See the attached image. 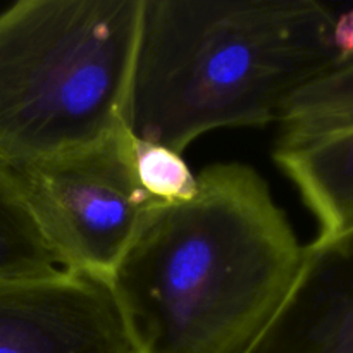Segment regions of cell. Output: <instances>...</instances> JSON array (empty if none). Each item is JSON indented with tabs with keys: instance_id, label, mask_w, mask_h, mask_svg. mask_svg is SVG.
Wrapping results in <instances>:
<instances>
[{
	"instance_id": "obj_7",
	"label": "cell",
	"mask_w": 353,
	"mask_h": 353,
	"mask_svg": "<svg viewBox=\"0 0 353 353\" xmlns=\"http://www.w3.org/2000/svg\"><path fill=\"white\" fill-rule=\"evenodd\" d=\"M274 161L319 221L317 240L353 228V128L307 141H278Z\"/></svg>"
},
{
	"instance_id": "obj_8",
	"label": "cell",
	"mask_w": 353,
	"mask_h": 353,
	"mask_svg": "<svg viewBox=\"0 0 353 353\" xmlns=\"http://www.w3.org/2000/svg\"><path fill=\"white\" fill-rule=\"evenodd\" d=\"M64 271L16 176L0 164V281L43 279Z\"/></svg>"
},
{
	"instance_id": "obj_10",
	"label": "cell",
	"mask_w": 353,
	"mask_h": 353,
	"mask_svg": "<svg viewBox=\"0 0 353 353\" xmlns=\"http://www.w3.org/2000/svg\"><path fill=\"white\" fill-rule=\"evenodd\" d=\"M134 169L141 188L164 203L188 202L196 195L199 181L178 152L133 138Z\"/></svg>"
},
{
	"instance_id": "obj_9",
	"label": "cell",
	"mask_w": 353,
	"mask_h": 353,
	"mask_svg": "<svg viewBox=\"0 0 353 353\" xmlns=\"http://www.w3.org/2000/svg\"><path fill=\"white\" fill-rule=\"evenodd\" d=\"M278 141H307L353 128V61L309 83L283 109Z\"/></svg>"
},
{
	"instance_id": "obj_4",
	"label": "cell",
	"mask_w": 353,
	"mask_h": 353,
	"mask_svg": "<svg viewBox=\"0 0 353 353\" xmlns=\"http://www.w3.org/2000/svg\"><path fill=\"white\" fill-rule=\"evenodd\" d=\"M133 138L123 126L90 147L9 168L65 271L107 283L157 202L138 181Z\"/></svg>"
},
{
	"instance_id": "obj_6",
	"label": "cell",
	"mask_w": 353,
	"mask_h": 353,
	"mask_svg": "<svg viewBox=\"0 0 353 353\" xmlns=\"http://www.w3.org/2000/svg\"><path fill=\"white\" fill-rule=\"evenodd\" d=\"M243 353H353V228L303 248L292 288Z\"/></svg>"
},
{
	"instance_id": "obj_1",
	"label": "cell",
	"mask_w": 353,
	"mask_h": 353,
	"mask_svg": "<svg viewBox=\"0 0 353 353\" xmlns=\"http://www.w3.org/2000/svg\"><path fill=\"white\" fill-rule=\"evenodd\" d=\"M188 202H155L107 285L138 353H243L302 264L292 224L252 168L214 164Z\"/></svg>"
},
{
	"instance_id": "obj_5",
	"label": "cell",
	"mask_w": 353,
	"mask_h": 353,
	"mask_svg": "<svg viewBox=\"0 0 353 353\" xmlns=\"http://www.w3.org/2000/svg\"><path fill=\"white\" fill-rule=\"evenodd\" d=\"M0 353H138L109 285L64 271L0 281Z\"/></svg>"
},
{
	"instance_id": "obj_3",
	"label": "cell",
	"mask_w": 353,
	"mask_h": 353,
	"mask_svg": "<svg viewBox=\"0 0 353 353\" xmlns=\"http://www.w3.org/2000/svg\"><path fill=\"white\" fill-rule=\"evenodd\" d=\"M141 0H21L0 12V164L23 168L126 126Z\"/></svg>"
},
{
	"instance_id": "obj_2",
	"label": "cell",
	"mask_w": 353,
	"mask_h": 353,
	"mask_svg": "<svg viewBox=\"0 0 353 353\" xmlns=\"http://www.w3.org/2000/svg\"><path fill=\"white\" fill-rule=\"evenodd\" d=\"M316 0H141L126 126L181 154L219 128L265 126L343 65Z\"/></svg>"
},
{
	"instance_id": "obj_11",
	"label": "cell",
	"mask_w": 353,
	"mask_h": 353,
	"mask_svg": "<svg viewBox=\"0 0 353 353\" xmlns=\"http://www.w3.org/2000/svg\"><path fill=\"white\" fill-rule=\"evenodd\" d=\"M333 41L343 64L353 61V9L334 19Z\"/></svg>"
}]
</instances>
